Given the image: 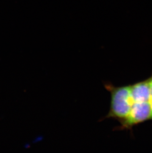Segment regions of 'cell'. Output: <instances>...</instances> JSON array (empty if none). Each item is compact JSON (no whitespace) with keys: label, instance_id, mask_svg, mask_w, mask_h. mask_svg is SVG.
<instances>
[{"label":"cell","instance_id":"cell-3","mask_svg":"<svg viewBox=\"0 0 152 153\" xmlns=\"http://www.w3.org/2000/svg\"><path fill=\"white\" fill-rule=\"evenodd\" d=\"M131 96L133 102L150 101L149 78L144 81L130 85Z\"/></svg>","mask_w":152,"mask_h":153},{"label":"cell","instance_id":"cell-2","mask_svg":"<svg viewBox=\"0 0 152 153\" xmlns=\"http://www.w3.org/2000/svg\"><path fill=\"white\" fill-rule=\"evenodd\" d=\"M150 120L152 111L150 101L133 102L129 115L118 129L131 130L134 126Z\"/></svg>","mask_w":152,"mask_h":153},{"label":"cell","instance_id":"cell-1","mask_svg":"<svg viewBox=\"0 0 152 153\" xmlns=\"http://www.w3.org/2000/svg\"><path fill=\"white\" fill-rule=\"evenodd\" d=\"M104 87L111 95L110 110L105 117L115 119L122 124L129 115L133 104L130 85L117 87L106 82Z\"/></svg>","mask_w":152,"mask_h":153},{"label":"cell","instance_id":"cell-4","mask_svg":"<svg viewBox=\"0 0 152 153\" xmlns=\"http://www.w3.org/2000/svg\"><path fill=\"white\" fill-rule=\"evenodd\" d=\"M150 103L152 111V75L150 77Z\"/></svg>","mask_w":152,"mask_h":153}]
</instances>
